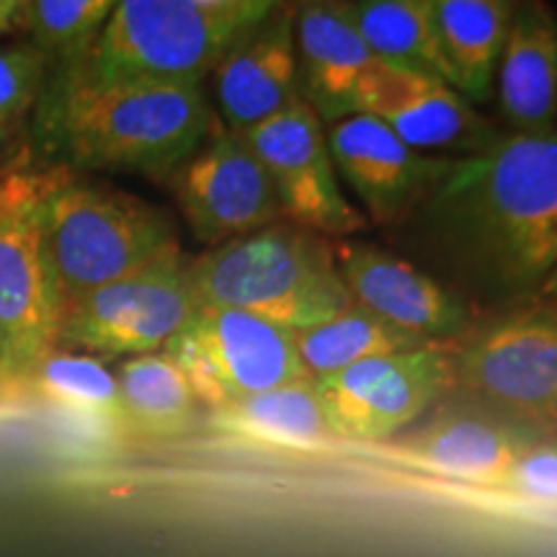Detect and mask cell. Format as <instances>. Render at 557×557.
<instances>
[{
	"label": "cell",
	"instance_id": "obj_1",
	"mask_svg": "<svg viewBox=\"0 0 557 557\" xmlns=\"http://www.w3.org/2000/svg\"><path fill=\"white\" fill-rule=\"evenodd\" d=\"M389 235L475 310L537 297L557 263V127L500 129L485 148L447 158Z\"/></svg>",
	"mask_w": 557,
	"mask_h": 557
},
{
	"label": "cell",
	"instance_id": "obj_2",
	"mask_svg": "<svg viewBox=\"0 0 557 557\" xmlns=\"http://www.w3.org/2000/svg\"><path fill=\"white\" fill-rule=\"evenodd\" d=\"M52 135L75 165L173 176L212 135L220 120L205 83L58 81Z\"/></svg>",
	"mask_w": 557,
	"mask_h": 557
},
{
	"label": "cell",
	"instance_id": "obj_3",
	"mask_svg": "<svg viewBox=\"0 0 557 557\" xmlns=\"http://www.w3.org/2000/svg\"><path fill=\"white\" fill-rule=\"evenodd\" d=\"M284 0H120L65 78L205 83L243 34Z\"/></svg>",
	"mask_w": 557,
	"mask_h": 557
},
{
	"label": "cell",
	"instance_id": "obj_4",
	"mask_svg": "<svg viewBox=\"0 0 557 557\" xmlns=\"http://www.w3.org/2000/svg\"><path fill=\"white\" fill-rule=\"evenodd\" d=\"M199 305L243 310L299 333L354 302L336 261V240L282 220L212 246L189 261Z\"/></svg>",
	"mask_w": 557,
	"mask_h": 557
},
{
	"label": "cell",
	"instance_id": "obj_5",
	"mask_svg": "<svg viewBox=\"0 0 557 557\" xmlns=\"http://www.w3.org/2000/svg\"><path fill=\"white\" fill-rule=\"evenodd\" d=\"M39 225L62 305L181 250L176 227L160 209L62 173H50Z\"/></svg>",
	"mask_w": 557,
	"mask_h": 557
},
{
	"label": "cell",
	"instance_id": "obj_6",
	"mask_svg": "<svg viewBox=\"0 0 557 557\" xmlns=\"http://www.w3.org/2000/svg\"><path fill=\"white\" fill-rule=\"evenodd\" d=\"M47 176L0 173V364L13 387L26 385L60 348L62 297L45 256L39 201Z\"/></svg>",
	"mask_w": 557,
	"mask_h": 557
},
{
	"label": "cell",
	"instance_id": "obj_7",
	"mask_svg": "<svg viewBox=\"0 0 557 557\" xmlns=\"http://www.w3.org/2000/svg\"><path fill=\"white\" fill-rule=\"evenodd\" d=\"M457 344L455 385L506 413L557 421V302L532 297L498 310Z\"/></svg>",
	"mask_w": 557,
	"mask_h": 557
},
{
	"label": "cell",
	"instance_id": "obj_8",
	"mask_svg": "<svg viewBox=\"0 0 557 557\" xmlns=\"http://www.w3.org/2000/svg\"><path fill=\"white\" fill-rule=\"evenodd\" d=\"M199 299L181 250L135 274L116 278L65 302L60 348H81L88 357H145L189 323Z\"/></svg>",
	"mask_w": 557,
	"mask_h": 557
},
{
	"label": "cell",
	"instance_id": "obj_9",
	"mask_svg": "<svg viewBox=\"0 0 557 557\" xmlns=\"http://www.w3.org/2000/svg\"><path fill=\"white\" fill-rule=\"evenodd\" d=\"M163 354L176 361L209 410L308 380L295 336L243 310L199 305Z\"/></svg>",
	"mask_w": 557,
	"mask_h": 557
},
{
	"label": "cell",
	"instance_id": "obj_10",
	"mask_svg": "<svg viewBox=\"0 0 557 557\" xmlns=\"http://www.w3.org/2000/svg\"><path fill=\"white\" fill-rule=\"evenodd\" d=\"M449 385L455 374L444 344L364 359L315 380L333 436L354 444L393 438Z\"/></svg>",
	"mask_w": 557,
	"mask_h": 557
},
{
	"label": "cell",
	"instance_id": "obj_11",
	"mask_svg": "<svg viewBox=\"0 0 557 557\" xmlns=\"http://www.w3.org/2000/svg\"><path fill=\"white\" fill-rule=\"evenodd\" d=\"M240 135L274 181L284 220L331 240H346L367 227L341 186L325 124L308 101L299 99Z\"/></svg>",
	"mask_w": 557,
	"mask_h": 557
},
{
	"label": "cell",
	"instance_id": "obj_12",
	"mask_svg": "<svg viewBox=\"0 0 557 557\" xmlns=\"http://www.w3.org/2000/svg\"><path fill=\"white\" fill-rule=\"evenodd\" d=\"M171 186L186 225L209 246L246 238L284 220L269 171L246 137L222 122L173 173Z\"/></svg>",
	"mask_w": 557,
	"mask_h": 557
},
{
	"label": "cell",
	"instance_id": "obj_13",
	"mask_svg": "<svg viewBox=\"0 0 557 557\" xmlns=\"http://www.w3.org/2000/svg\"><path fill=\"white\" fill-rule=\"evenodd\" d=\"M344 284L359 308L429 344H455L478 323V310L406 256L361 240H336Z\"/></svg>",
	"mask_w": 557,
	"mask_h": 557
},
{
	"label": "cell",
	"instance_id": "obj_14",
	"mask_svg": "<svg viewBox=\"0 0 557 557\" xmlns=\"http://www.w3.org/2000/svg\"><path fill=\"white\" fill-rule=\"evenodd\" d=\"M341 186L359 201L364 220L395 227L423 199L447 158L410 148L387 124L367 114L325 124Z\"/></svg>",
	"mask_w": 557,
	"mask_h": 557
},
{
	"label": "cell",
	"instance_id": "obj_15",
	"mask_svg": "<svg viewBox=\"0 0 557 557\" xmlns=\"http://www.w3.org/2000/svg\"><path fill=\"white\" fill-rule=\"evenodd\" d=\"M359 114L374 116L410 148L438 158L468 156L500 135L447 81L385 62L367 86Z\"/></svg>",
	"mask_w": 557,
	"mask_h": 557
},
{
	"label": "cell",
	"instance_id": "obj_16",
	"mask_svg": "<svg viewBox=\"0 0 557 557\" xmlns=\"http://www.w3.org/2000/svg\"><path fill=\"white\" fill-rule=\"evenodd\" d=\"M302 99L323 124L359 114L382 60L369 50L351 0H292Z\"/></svg>",
	"mask_w": 557,
	"mask_h": 557
},
{
	"label": "cell",
	"instance_id": "obj_17",
	"mask_svg": "<svg viewBox=\"0 0 557 557\" xmlns=\"http://www.w3.org/2000/svg\"><path fill=\"white\" fill-rule=\"evenodd\" d=\"M209 78L214 114L233 132L259 127L302 99L292 0L243 34Z\"/></svg>",
	"mask_w": 557,
	"mask_h": 557
},
{
	"label": "cell",
	"instance_id": "obj_18",
	"mask_svg": "<svg viewBox=\"0 0 557 557\" xmlns=\"http://www.w3.org/2000/svg\"><path fill=\"white\" fill-rule=\"evenodd\" d=\"M493 96L508 132L557 127V11L547 0H513Z\"/></svg>",
	"mask_w": 557,
	"mask_h": 557
},
{
	"label": "cell",
	"instance_id": "obj_19",
	"mask_svg": "<svg viewBox=\"0 0 557 557\" xmlns=\"http://www.w3.org/2000/svg\"><path fill=\"white\" fill-rule=\"evenodd\" d=\"M524 447V438L496 418L457 413L438 418L426 431L393 449V455L431 475L504 487L513 459Z\"/></svg>",
	"mask_w": 557,
	"mask_h": 557
},
{
	"label": "cell",
	"instance_id": "obj_20",
	"mask_svg": "<svg viewBox=\"0 0 557 557\" xmlns=\"http://www.w3.org/2000/svg\"><path fill=\"white\" fill-rule=\"evenodd\" d=\"M209 426L235 442L271 449L315 451L338 442L310 377L209 410Z\"/></svg>",
	"mask_w": 557,
	"mask_h": 557
},
{
	"label": "cell",
	"instance_id": "obj_21",
	"mask_svg": "<svg viewBox=\"0 0 557 557\" xmlns=\"http://www.w3.org/2000/svg\"><path fill=\"white\" fill-rule=\"evenodd\" d=\"M513 0H431L451 86L472 103L493 99V83Z\"/></svg>",
	"mask_w": 557,
	"mask_h": 557
},
{
	"label": "cell",
	"instance_id": "obj_22",
	"mask_svg": "<svg viewBox=\"0 0 557 557\" xmlns=\"http://www.w3.org/2000/svg\"><path fill=\"white\" fill-rule=\"evenodd\" d=\"M116 385L129 434L171 442L197 426L201 403L169 354L127 359L116 372Z\"/></svg>",
	"mask_w": 557,
	"mask_h": 557
},
{
	"label": "cell",
	"instance_id": "obj_23",
	"mask_svg": "<svg viewBox=\"0 0 557 557\" xmlns=\"http://www.w3.org/2000/svg\"><path fill=\"white\" fill-rule=\"evenodd\" d=\"M26 385L78 426L109 438L129 434L116 374H111L101 359L58 348L34 369Z\"/></svg>",
	"mask_w": 557,
	"mask_h": 557
},
{
	"label": "cell",
	"instance_id": "obj_24",
	"mask_svg": "<svg viewBox=\"0 0 557 557\" xmlns=\"http://www.w3.org/2000/svg\"><path fill=\"white\" fill-rule=\"evenodd\" d=\"M351 5L361 37L385 65L431 75L451 86L431 0H351Z\"/></svg>",
	"mask_w": 557,
	"mask_h": 557
},
{
	"label": "cell",
	"instance_id": "obj_25",
	"mask_svg": "<svg viewBox=\"0 0 557 557\" xmlns=\"http://www.w3.org/2000/svg\"><path fill=\"white\" fill-rule=\"evenodd\" d=\"M295 336L299 359L310 380L329 377L333 372L357 364V361L387 357V354L410 351V348L431 346L413 333L395 329L357 302L348 305L338 315L312 325Z\"/></svg>",
	"mask_w": 557,
	"mask_h": 557
},
{
	"label": "cell",
	"instance_id": "obj_26",
	"mask_svg": "<svg viewBox=\"0 0 557 557\" xmlns=\"http://www.w3.org/2000/svg\"><path fill=\"white\" fill-rule=\"evenodd\" d=\"M116 3L120 0H29L21 24L41 52L70 60L101 32Z\"/></svg>",
	"mask_w": 557,
	"mask_h": 557
},
{
	"label": "cell",
	"instance_id": "obj_27",
	"mask_svg": "<svg viewBox=\"0 0 557 557\" xmlns=\"http://www.w3.org/2000/svg\"><path fill=\"white\" fill-rule=\"evenodd\" d=\"M47 54L37 45L0 47V143L21 127L45 81Z\"/></svg>",
	"mask_w": 557,
	"mask_h": 557
},
{
	"label": "cell",
	"instance_id": "obj_28",
	"mask_svg": "<svg viewBox=\"0 0 557 557\" xmlns=\"http://www.w3.org/2000/svg\"><path fill=\"white\" fill-rule=\"evenodd\" d=\"M508 491L557 506V444H527L508 472Z\"/></svg>",
	"mask_w": 557,
	"mask_h": 557
},
{
	"label": "cell",
	"instance_id": "obj_29",
	"mask_svg": "<svg viewBox=\"0 0 557 557\" xmlns=\"http://www.w3.org/2000/svg\"><path fill=\"white\" fill-rule=\"evenodd\" d=\"M26 3H29V0H0V34L21 26Z\"/></svg>",
	"mask_w": 557,
	"mask_h": 557
},
{
	"label": "cell",
	"instance_id": "obj_30",
	"mask_svg": "<svg viewBox=\"0 0 557 557\" xmlns=\"http://www.w3.org/2000/svg\"><path fill=\"white\" fill-rule=\"evenodd\" d=\"M537 297L549 299V302H557V263H555V269L547 274L545 282H542Z\"/></svg>",
	"mask_w": 557,
	"mask_h": 557
},
{
	"label": "cell",
	"instance_id": "obj_31",
	"mask_svg": "<svg viewBox=\"0 0 557 557\" xmlns=\"http://www.w3.org/2000/svg\"><path fill=\"white\" fill-rule=\"evenodd\" d=\"M13 385L9 382V377H5V372H3V364H0V395L5 393V389H11Z\"/></svg>",
	"mask_w": 557,
	"mask_h": 557
}]
</instances>
